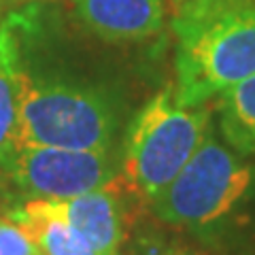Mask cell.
Returning <instances> with one entry per match:
<instances>
[{"mask_svg":"<svg viewBox=\"0 0 255 255\" xmlns=\"http://www.w3.org/2000/svg\"><path fill=\"white\" fill-rule=\"evenodd\" d=\"M115 124V111L102 94L68 81L36 79L21 70L15 151L28 147L107 151Z\"/></svg>","mask_w":255,"mask_h":255,"instance_id":"7a4b0ae2","label":"cell"},{"mask_svg":"<svg viewBox=\"0 0 255 255\" xmlns=\"http://www.w3.org/2000/svg\"><path fill=\"white\" fill-rule=\"evenodd\" d=\"M13 183L21 194L45 200H64L100 187L119 185V172L107 151L55 147L17 149L6 159Z\"/></svg>","mask_w":255,"mask_h":255,"instance_id":"5b68a950","label":"cell"},{"mask_svg":"<svg viewBox=\"0 0 255 255\" xmlns=\"http://www.w3.org/2000/svg\"><path fill=\"white\" fill-rule=\"evenodd\" d=\"M211 132L206 105L187 107L162 92L149 100L128 132L124 181L134 194L153 202L174 181Z\"/></svg>","mask_w":255,"mask_h":255,"instance_id":"3957f363","label":"cell"},{"mask_svg":"<svg viewBox=\"0 0 255 255\" xmlns=\"http://www.w3.org/2000/svg\"><path fill=\"white\" fill-rule=\"evenodd\" d=\"M11 217L26 230L41 255H96L73 228L55 215L43 198H34Z\"/></svg>","mask_w":255,"mask_h":255,"instance_id":"9c48e42d","label":"cell"},{"mask_svg":"<svg viewBox=\"0 0 255 255\" xmlns=\"http://www.w3.org/2000/svg\"><path fill=\"white\" fill-rule=\"evenodd\" d=\"M253 183V166L209 132L174 181L153 200V209L170 226L209 230L247 200Z\"/></svg>","mask_w":255,"mask_h":255,"instance_id":"277c9868","label":"cell"},{"mask_svg":"<svg viewBox=\"0 0 255 255\" xmlns=\"http://www.w3.org/2000/svg\"><path fill=\"white\" fill-rule=\"evenodd\" d=\"M219 124L236 153H255V75L219 96Z\"/></svg>","mask_w":255,"mask_h":255,"instance_id":"30bf717a","label":"cell"},{"mask_svg":"<svg viewBox=\"0 0 255 255\" xmlns=\"http://www.w3.org/2000/svg\"><path fill=\"white\" fill-rule=\"evenodd\" d=\"M232 2H243V0H170L174 17H177V15L200 13V11H206V9H215V6L232 4Z\"/></svg>","mask_w":255,"mask_h":255,"instance_id":"7c38bea8","label":"cell"},{"mask_svg":"<svg viewBox=\"0 0 255 255\" xmlns=\"http://www.w3.org/2000/svg\"><path fill=\"white\" fill-rule=\"evenodd\" d=\"M19 17L0 23V164H6L17 145L19 122Z\"/></svg>","mask_w":255,"mask_h":255,"instance_id":"ba28073f","label":"cell"},{"mask_svg":"<svg viewBox=\"0 0 255 255\" xmlns=\"http://www.w3.org/2000/svg\"><path fill=\"white\" fill-rule=\"evenodd\" d=\"M0 255H41L32 238L13 217H0Z\"/></svg>","mask_w":255,"mask_h":255,"instance_id":"8fae6325","label":"cell"},{"mask_svg":"<svg viewBox=\"0 0 255 255\" xmlns=\"http://www.w3.org/2000/svg\"><path fill=\"white\" fill-rule=\"evenodd\" d=\"M81 23L109 43H138L162 32L164 0H73Z\"/></svg>","mask_w":255,"mask_h":255,"instance_id":"52a82bcc","label":"cell"},{"mask_svg":"<svg viewBox=\"0 0 255 255\" xmlns=\"http://www.w3.org/2000/svg\"><path fill=\"white\" fill-rule=\"evenodd\" d=\"M117 185L92 189L64 200H43L90 245L96 255H117L124 243V206L115 191Z\"/></svg>","mask_w":255,"mask_h":255,"instance_id":"8992f818","label":"cell"},{"mask_svg":"<svg viewBox=\"0 0 255 255\" xmlns=\"http://www.w3.org/2000/svg\"><path fill=\"white\" fill-rule=\"evenodd\" d=\"M181 105L200 107L255 75V0L172 17Z\"/></svg>","mask_w":255,"mask_h":255,"instance_id":"6da1fadb","label":"cell"}]
</instances>
